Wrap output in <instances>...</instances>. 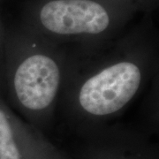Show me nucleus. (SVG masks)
I'll use <instances>...</instances> for the list:
<instances>
[{
  "instance_id": "f03ea898",
  "label": "nucleus",
  "mask_w": 159,
  "mask_h": 159,
  "mask_svg": "<svg viewBox=\"0 0 159 159\" xmlns=\"http://www.w3.org/2000/svg\"><path fill=\"white\" fill-rule=\"evenodd\" d=\"M62 72L57 57L35 49L20 57L11 78L13 95L23 111L48 112L59 91Z\"/></svg>"
},
{
  "instance_id": "f257e3e1",
  "label": "nucleus",
  "mask_w": 159,
  "mask_h": 159,
  "mask_svg": "<svg viewBox=\"0 0 159 159\" xmlns=\"http://www.w3.org/2000/svg\"><path fill=\"white\" fill-rule=\"evenodd\" d=\"M144 78L142 63L134 58L111 62L89 75L76 93L80 111L94 119L120 111L134 98Z\"/></svg>"
},
{
  "instance_id": "7ed1b4c3",
  "label": "nucleus",
  "mask_w": 159,
  "mask_h": 159,
  "mask_svg": "<svg viewBox=\"0 0 159 159\" xmlns=\"http://www.w3.org/2000/svg\"><path fill=\"white\" fill-rule=\"evenodd\" d=\"M39 16L43 27L58 35L100 34L110 26L107 10L93 0H51Z\"/></svg>"
},
{
  "instance_id": "20e7f679",
  "label": "nucleus",
  "mask_w": 159,
  "mask_h": 159,
  "mask_svg": "<svg viewBox=\"0 0 159 159\" xmlns=\"http://www.w3.org/2000/svg\"><path fill=\"white\" fill-rule=\"evenodd\" d=\"M12 120L0 107V159H22Z\"/></svg>"
}]
</instances>
